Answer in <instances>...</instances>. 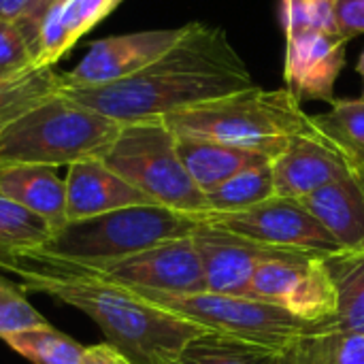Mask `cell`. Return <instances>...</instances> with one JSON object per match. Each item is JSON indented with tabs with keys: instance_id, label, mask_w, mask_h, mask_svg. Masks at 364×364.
Masks as SVG:
<instances>
[{
	"instance_id": "1",
	"label": "cell",
	"mask_w": 364,
	"mask_h": 364,
	"mask_svg": "<svg viewBox=\"0 0 364 364\" xmlns=\"http://www.w3.org/2000/svg\"><path fill=\"white\" fill-rule=\"evenodd\" d=\"M0 271L15 275L23 292H41L83 311L102 331L107 343L134 364H171L188 343L209 333L134 290L38 247L2 254Z\"/></svg>"
},
{
	"instance_id": "2",
	"label": "cell",
	"mask_w": 364,
	"mask_h": 364,
	"mask_svg": "<svg viewBox=\"0 0 364 364\" xmlns=\"http://www.w3.org/2000/svg\"><path fill=\"white\" fill-rule=\"evenodd\" d=\"M252 73L220 26L186 23L183 36L136 75L60 94L119 124L158 119L254 87Z\"/></svg>"
},
{
	"instance_id": "3",
	"label": "cell",
	"mask_w": 364,
	"mask_h": 364,
	"mask_svg": "<svg viewBox=\"0 0 364 364\" xmlns=\"http://www.w3.org/2000/svg\"><path fill=\"white\" fill-rule=\"evenodd\" d=\"M162 119L177 136L218 141L262 154L271 160L292 136L311 128V115L303 111V102L286 87L262 90L258 85Z\"/></svg>"
},
{
	"instance_id": "4",
	"label": "cell",
	"mask_w": 364,
	"mask_h": 364,
	"mask_svg": "<svg viewBox=\"0 0 364 364\" xmlns=\"http://www.w3.org/2000/svg\"><path fill=\"white\" fill-rule=\"evenodd\" d=\"M122 124L55 94L0 130V162L70 166L102 160Z\"/></svg>"
},
{
	"instance_id": "5",
	"label": "cell",
	"mask_w": 364,
	"mask_h": 364,
	"mask_svg": "<svg viewBox=\"0 0 364 364\" xmlns=\"http://www.w3.org/2000/svg\"><path fill=\"white\" fill-rule=\"evenodd\" d=\"M198 224V215L192 213L162 205H136L64 222L38 250L75 264L98 267L166 241L192 237Z\"/></svg>"
},
{
	"instance_id": "6",
	"label": "cell",
	"mask_w": 364,
	"mask_h": 364,
	"mask_svg": "<svg viewBox=\"0 0 364 364\" xmlns=\"http://www.w3.org/2000/svg\"><path fill=\"white\" fill-rule=\"evenodd\" d=\"M102 162L156 205L192 215L209 211L207 196L188 175L175 132L162 117L122 124Z\"/></svg>"
},
{
	"instance_id": "7",
	"label": "cell",
	"mask_w": 364,
	"mask_h": 364,
	"mask_svg": "<svg viewBox=\"0 0 364 364\" xmlns=\"http://www.w3.org/2000/svg\"><path fill=\"white\" fill-rule=\"evenodd\" d=\"M149 303L164 307L190 322L200 324L205 331L224 335L243 343L282 352L299 335L322 326L307 324L282 307L250 299L218 292H194V294H162L134 290Z\"/></svg>"
},
{
	"instance_id": "8",
	"label": "cell",
	"mask_w": 364,
	"mask_h": 364,
	"mask_svg": "<svg viewBox=\"0 0 364 364\" xmlns=\"http://www.w3.org/2000/svg\"><path fill=\"white\" fill-rule=\"evenodd\" d=\"M250 299L275 305L307 324H331L337 316V288L328 258L282 252L258 264Z\"/></svg>"
},
{
	"instance_id": "9",
	"label": "cell",
	"mask_w": 364,
	"mask_h": 364,
	"mask_svg": "<svg viewBox=\"0 0 364 364\" xmlns=\"http://www.w3.org/2000/svg\"><path fill=\"white\" fill-rule=\"evenodd\" d=\"M198 220L269 247L299 254H316L324 258L341 256L335 239L296 198L273 196L243 211H207L200 213Z\"/></svg>"
},
{
	"instance_id": "10",
	"label": "cell",
	"mask_w": 364,
	"mask_h": 364,
	"mask_svg": "<svg viewBox=\"0 0 364 364\" xmlns=\"http://www.w3.org/2000/svg\"><path fill=\"white\" fill-rule=\"evenodd\" d=\"M77 267L130 290L162 294H194L207 290L203 264L190 237L166 241L107 264Z\"/></svg>"
},
{
	"instance_id": "11",
	"label": "cell",
	"mask_w": 364,
	"mask_h": 364,
	"mask_svg": "<svg viewBox=\"0 0 364 364\" xmlns=\"http://www.w3.org/2000/svg\"><path fill=\"white\" fill-rule=\"evenodd\" d=\"M186 32L181 28L143 30L94 41L81 62L62 75V87H98L128 79L162 58Z\"/></svg>"
},
{
	"instance_id": "12",
	"label": "cell",
	"mask_w": 364,
	"mask_h": 364,
	"mask_svg": "<svg viewBox=\"0 0 364 364\" xmlns=\"http://www.w3.org/2000/svg\"><path fill=\"white\" fill-rule=\"evenodd\" d=\"M190 239L198 252L207 290L232 296H247L258 264L288 252L256 243L207 222H200Z\"/></svg>"
},
{
	"instance_id": "13",
	"label": "cell",
	"mask_w": 364,
	"mask_h": 364,
	"mask_svg": "<svg viewBox=\"0 0 364 364\" xmlns=\"http://www.w3.org/2000/svg\"><path fill=\"white\" fill-rule=\"evenodd\" d=\"M348 41L341 34L301 32L286 36V90L299 100L335 102V83L346 66Z\"/></svg>"
},
{
	"instance_id": "14",
	"label": "cell",
	"mask_w": 364,
	"mask_h": 364,
	"mask_svg": "<svg viewBox=\"0 0 364 364\" xmlns=\"http://www.w3.org/2000/svg\"><path fill=\"white\" fill-rule=\"evenodd\" d=\"M271 166L275 196L296 200L322 190L354 168L348 158L314 128V124L307 132L292 136L271 160Z\"/></svg>"
},
{
	"instance_id": "15",
	"label": "cell",
	"mask_w": 364,
	"mask_h": 364,
	"mask_svg": "<svg viewBox=\"0 0 364 364\" xmlns=\"http://www.w3.org/2000/svg\"><path fill=\"white\" fill-rule=\"evenodd\" d=\"M66 222L85 220L136 205H156L102 160H83L68 166L66 179Z\"/></svg>"
},
{
	"instance_id": "16",
	"label": "cell",
	"mask_w": 364,
	"mask_h": 364,
	"mask_svg": "<svg viewBox=\"0 0 364 364\" xmlns=\"http://www.w3.org/2000/svg\"><path fill=\"white\" fill-rule=\"evenodd\" d=\"M335 239L341 254L364 252V173L352 168L322 190L301 198Z\"/></svg>"
},
{
	"instance_id": "17",
	"label": "cell",
	"mask_w": 364,
	"mask_h": 364,
	"mask_svg": "<svg viewBox=\"0 0 364 364\" xmlns=\"http://www.w3.org/2000/svg\"><path fill=\"white\" fill-rule=\"evenodd\" d=\"M0 198L49 220L55 228L66 222L64 179L51 166L0 162Z\"/></svg>"
},
{
	"instance_id": "18",
	"label": "cell",
	"mask_w": 364,
	"mask_h": 364,
	"mask_svg": "<svg viewBox=\"0 0 364 364\" xmlns=\"http://www.w3.org/2000/svg\"><path fill=\"white\" fill-rule=\"evenodd\" d=\"M122 0H62L53 4L41 21V53L38 68H53V64L68 53L75 43L111 15Z\"/></svg>"
},
{
	"instance_id": "19",
	"label": "cell",
	"mask_w": 364,
	"mask_h": 364,
	"mask_svg": "<svg viewBox=\"0 0 364 364\" xmlns=\"http://www.w3.org/2000/svg\"><path fill=\"white\" fill-rule=\"evenodd\" d=\"M177 151L179 158L192 177V181L207 194L209 190L218 188L222 181L230 179L239 171L267 162L271 158L241 149L235 145L207 141V139H194V136H177Z\"/></svg>"
},
{
	"instance_id": "20",
	"label": "cell",
	"mask_w": 364,
	"mask_h": 364,
	"mask_svg": "<svg viewBox=\"0 0 364 364\" xmlns=\"http://www.w3.org/2000/svg\"><path fill=\"white\" fill-rule=\"evenodd\" d=\"M277 364H364V335L339 331L333 322L292 339Z\"/></svg>"
},
{
	"instance_id": "21",
	"label": "cell",
	"mask_w": 364,
	"mask_h": 364,
	"mask_svg": "<svg viewBox=\"0 0 364 364\" xmlns=\"http://www.w3.org/2000/svg\"><path fill=\"white\" fill-rule=\"evenodd\" d=\"M311 124L354 168L364 173V94L360 98H337L328 113L311 115Z\"/></svg>"
},
{
	"instance_id": "22",
	"label": "cell",
	"mask_w": 364,
	"mask_h": 364,
	"mask_svg": "<svg viewBox=\"0 0 364 364\" xmlns=\"http://www.w3.org/2000/svg\"><path fill=\"white\" fill-rule=\"evenodd\" d=\"M205 196H207L209 211H215V213L243 211V209H250L258 203L273 198L275 181H273L271 160L239 171L230 179L222 181L218 188L209 190Z\"/></svg>"
},
{
	"instance_id": "23",
	"label": "cell",
	"mask_w": 364,
	"mask_h": 364,
	"mask_svg": "<svg viewBox=\"0 0 364 364\" xmlns=\"http://www.w3.org/2000/svg\"><path fill=\"white\" fill-rule=\"evenodd\" d=\"M328 269L337 288L335 326L346 333L364 335V252L328 258Z\"/></svg>"
},
{
	"instance_id": "24",
	"label": "cell",
	"mask_w": 364,
	"mask_h": 364,
	"mask_svg": "<svg viewBox=\"0 0 364 364\" xmlns=\"http://www.w3.org/2000/svg\"><path fill=\"white\" fill-rule=\"evenodd\" d=\"M13 352L32 364H81L85 346L55 331L51 324L0 337Z\"/></svg>"
},
{
	"instance_id": "25",
	"label": "cell",
	"mask_w": 364,
	"mask_h": 364,
	"mask_svg": "<svg viewBox=\"0 0 364 364\" xmlns=\"http://www.w3.org/2000/svg\"><path fill=\"white\" fill-rule=\"evenodd\" d=\"M277 356L279 352L207 333L188 343L171 364H277Z\"/></svg>"
},
{
	"instance_id": "26",
	"label": "cell",
	"mask_w": 364,
	"mask_h": 364,
	"mask_svg": "<svg viewBox=\"0 0 364 364\" xmlns=\"http://www.w3.org/2000/svg\"><path fill=\"white\" fill-rule=\"evenodd\" d=\"M62 75L53 68H38L19 79H0V130L34 105L60 94Z\"/></svg>"
},
{
	"instance_id": "27",
	"label": "cell",
	"mask_w": 364,
	"mask_h": 364,
	"mask_svg": "<svg viewBox=\"0 0 364 364\" xmlns=\"http://www.w3.org/2000/svg\"><path fill=\"white\" fill-rule=\"evenodd\" d=\"M53 232L55 226L49 220L0 198V256L43 247Z\"/></svg>"
},
{
	"instance_id": "28",
	"label": "cell",
	"mask_w": 364,
	"mask_h": 364,
	"mask_svg": "<svg viewBox=\"0 0 364 364\" xmlns=\"http://www.w3.org/2000/svg\"><path fill=\"white\" fill-rule=\"evenodd\" d=\"M335 4L337 0H282L279 21L284 26L286 36L311 32V30L326 32V34H341Z\"/></svg>"
},
{
	"instance_id": "29",
	"label": "cell",
	"mask_w": 364,
	"mask_h": 364,
	"mask_svg": "<svg viewBox=\"0 0 364 364\" xmlns=\"http://www.w3.org/2000/svg\"><path fill=\"white\" fill-rule=\"evenodd\" d=\"M38 51L19 21L0 19V79H19L36 70Z\"/></svg>"
},
{
	"instance_id": "30",
	"label": "cell",
	"mask_w": 364,
	"mask_h": 364,
	"mask_svg": "<svg viewBox=\"0 0 364 364\" xmlns=\"http://www.w3.org/2000/svg\"><path fill=\"white\" fill-rule=\"evenodd\" d=\"M45 324L49 322L32 307V303H28L26 292L0 275V337Z\"/></svg>"
},
{
	"instance_id": "31",
	"label": "cell",
	"mask_w": 364,
	"mask_h": 364,
	"mask_svg": "<svg viewBox=\"0 0 364 364\" xmlns=\"http://www.w3.org/2000/svg\"><path fill=\"white\" fill-rule=\"evenodd\" d=\"M335 13L346 41L364 34V0H337Z\"/></svg>"
},
{
	"instance_id": "32",
	"label": "cell",
	"mask_w": 364,
	"mask_h": 364,
	"mask_svg": "<svg viewBox=\"0 0 364 364\" xmlns=\"http://www.w3.org/2000/svg\"><path fill=\"white\" fill-rule=\"evenodd\" d=\"M58 2H62V0H32V4L26 11V15L17 19L21 30L26 32V36L30 38V43L34 45V49L38 53H41V21L47 15V11L53 4H58Z\"/></svg>"
},
{
	"instance_id": "33",
	"label": "cell",
	"mask_w": 364,
	"mask_h": 364,
	"mask_svg": "<svg viewBox=\"0 0 364 364\" xmlns=\"http://www.w3.org/2000/svg\"><path fill=\"white\" fill-rule=\"evenodd\" d=\"M81 364H134L130 358H126L119 350H115L109 343L100 346H90L85 348Z\"/></svg>"
},
{
	"instance_id": "34",
	"label": "cell",
	"mask_w": 364,
	"mask_h": 364,
	"mask_svg": "<svg viewBox=\"0 0 364 364\" xmlns=\"http://www.w3.org/2000/svg\"><path fill=\"white\" fill-rule=\"evenodd\" d=\"M32 0H0V19H19L30 9Z\"/></svg>"
},
{
	"instance_id": "35",
	"label": "cell",
	"mask_w": 364,
	"mask_h": 364,
	"mask_svg": "<svg viewBox=\"0 0 364 364\" xmlns=\"http://www.w3.org/2000/svg\"><path fill=\"white\" fill-rule=\"evenodd\" d=\"M356 73L363 77V81H364V49H363V53H360V58H358V62H356ZM363 94H364V90H363Z\"/></svg>"
}]
</instances>
